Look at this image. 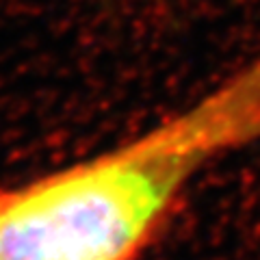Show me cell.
<instances>
[{
	"label": "cell",
	"instance_id": "6da1fadb",
	"mask_svg": "<svg viewBox=\"0 0 260 260\" xmlns=\"http://www.w3.org/2000/svg\"><path fill=\"white\" fill-rule=\"evenodd\" d=\"M260 141V56L100 156L0 191V260H137L208 162Z\"/></svg>",
	"mask_w": 260,
	"mask_h": 260
}]
</instances>
